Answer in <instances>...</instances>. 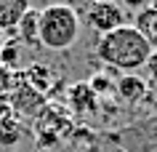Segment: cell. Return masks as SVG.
Returning <instances> with one entry per match:
<instances>
[{
    "label": "cell",
    "instance_id": "obj_3",
    "mask_svg": "<svg viewBox=\"0 0 157 152\" xmlns=\"http://www.w3.org/2000/svg\"><path fill=\"white\" fill-rule=\"evenodd\" d=\"M8 107H11V115L19 120V115L24 118H35L40 115V110L45 107V96L35 91L32 85L24 80L21 72H13V88L8 93Z\"/></svg>",
    "mask_w": 157,
    "mask_h": 152
},
{
    "label": "cell",
    "instance_id": "obj_16",
    "mask_svg": "<svg viewBox=\"0 0 157 152\" xmlns=\"http://www.w3.org/2000/svg\"><path fill=\"white\" fill-rule=\"evenodd\" d=\"M144 67H147V72H149V80H152V83H157V51H152V53H149V59H147V64H144Z\"/></svg>",
    "mask_w": 157,
    "mask_h": 152
},
{
    "label": "cell",
    "instance_id": "obj_17",
    "mask_svg": "<svg viewBox=\"0 0 157 152\" xmlns=\"http://www.w3.org/2000/svg\"><path fill=\"white\" fill-rule=\"evenodd\" d=\"M125 6H128V11H133V14H139V11L149 8V0H125Z\"/></svg>",
    "mask_w": 157,
    "mask_h": 152
},
{
    "label": "cell",
    "instance_id": "obj_18",
    "mask_svg": "<svg viewBox=\"0 0 157 152\" xmlns=\"http://www.w3.org/2000/svg\"><path fill=\"white\" fill-rule=\"evenodd\" d=\"M3 43H6V32H0V48H3Z\"/></svg>",
    "mask_w": 157,
    "mask_h": 152
},
{
    "label": "cell",
    "instance_id": "obj_4",
    "mask_svg": "<svg viewBox=\"0 0 157 152\" xmlns=\"http://www.w3.org/2000/svg\"><path fill=\"white\" fill-rule=\"evenodd\" d=\"M85 21H88V27H91L93 32H99V37L128 24L125 11L117 3H93L91 8H88V14H85Z\"/></svg>",
    "mask_w": 157,
    "mask_h": 152
},
{
    "label": "cell",
    "instance_id": "obj_1",
    "mask_svg": "<svg viewBox=\"0 0 157 152\" xmlns=\"http://www.w3.org/2000/svg\"><path fill=\"white\" fill-rule=\"evenodd\" d=\"M152 45L133 24H125L109 35H101L96 43V56L107 67L120 69V72H136L147 64Z\"/></svg>",
    "mask_w": 157,
    "mask_h": 152
},
{
    "label": "cell",
    "instance_id": "obj_7",
    "mask_svg": "<svg viewBox=\"0 0 157 152\" xmlns=\"http://www.w3.org/2000/svg\"><path fill=\"white\" fill-rule=\"evenodd\" d=\"M29 8H32L29 0H0V32H13Z\"/></svg>",
    "mask_w": 157,
    "mask_h": 152
},
{
    "label": "cell",
    "instance_id": "obj_9",
    "mask_svg": "<svg viewBox=\"0 0 157 152\" xmlns=\"http://www.w3.org/2000/svg\"><path fill=\"white\" fill-rule=\"evenodd\" d=\"M24 75V80L29 85H32L35 91L40 93V96H48V93H53V69L45 67V64H40V61H35V64H29V67L21 72Z\"/></svg>",
    "mask_w": 157,
    "mask_h": 152
},
{
    "label": "cell",
    "instance_id": "obj_10",
    "mask_svg": "<svg viewBox=\"0 0 157 152\" xmlns=\"http://www.w3.org/2000/svg\"><path fill=\"white\" fill-rule=\"evenodd\" d=\"M24 128L13 115H0V144L3 147H13V144L21 139Z\"/></svg>",
    "mask_w": 157,
    "mask_h": 152
},
{
    "label": "cell",
    "instance_id": "obj_5",
    "mask_svg": "<svg viewBox=\"0 0 157 152\" xmlns=\"http://www.w3.org/2000/svg\"><path fill=\"white\" fill-rule=\"evenodd\" d=\"M67 104L75 112V118H93L99 112V96L91 91L88 83H75L67 91Z\"/></svg>",
    "mask_w": 157,
    "mask_h": 152
},
{
    "label": "cell",
    "instance_id": "obj_13",
    "mask_svg": "<svg viewBox=\"0 0 157 152\" xmlns=\"http://www.w3.org/2000/svg\"><path fill=\"white\" fill-rule=\"evenodd\" d=\"M139 112H149V115H157V83H149L147 85V93L144 99L139 101Z\"/></svg>",
    "mask_w": 157,
    "mask_h": 152
},
{
    "label": "cell",
    "instance_id": "obj_15",
    "mask_svg": "<svg viewBox=\"0 0 157 152\" xmlns=\"http://www.w3.org/2000/svg\"><path fill=\"white\" fill-rule=\"evenodd\" d=\"M144 37L149 40L152 51H157V11H155V16H152V21H149V27H147V32H144Z\"/></svg>",
    "mask_w": 157,
    "mask_h": 152
},
{
    "label": "cell",
    "instance_id": "obj_2",
    "mask_svg": "<svg viewBox=\"0 0 157 152\" xmlns=\"http://www.w3.org/2000/svg\"><path fill=\"white\" fill-rule=\"evenodd\" d=\"M80 37V16L67 3L40 8V45L48 51H67Z\"/></svg>",
    "mask_w": 157,
    "mask_h": 152
},
{
    "label": "cell",
    "instance_id": "obj_6",
    "mask_svg": "<svg viewBox=\"0 0 157 152\" xmlns=\"http://www.w3.org/2000/svg\"><path fill=\"white\" fill-rule=\"evenodd\" d=\"M147 80L141 75H133V72H125V75H120V80L115 83V93L117 99L123 101V104H128V107H139V101L144 99V93H147Z\"/></svg>",
    "mask_w": 157,
    "mask_h": 152
},
{
    "label": "cell",
    "instance_id": "obj_19",
    "mask_svg": "<svg viewBox=\"0 0 157 152\" xmlns=\"http://www.w3.org/2000/svg\"><path fill=\"white\" fill-rule=\"evenodd\" d=\"M93 3H115V0H93Z\"/></svg>",
    "mask_w": 157,
    "mask_h": 152
},
{
    "label": "cell",
    "instance_id": "obj_20",
    "mask_svg": "<svg viewBox=\"0 0 157 152\" xmlns=\"http://www.w3.org/2000/svg\"><path fill=\"white\" fill-rule=\"evenodd\" d=\"M115 152H125V150H123V147H117V150H115Z\"/></svg>",
    "mask_w": 157,
    "mask_h": 152
},
{
    "label": "cell",
    "instance_id": "obj_14",
    "mask_svg": "<svg viewBox=\"0 0 157 152\" xmlns=\"http://www.w3.org/2000/svg\"><path fill=\"white\" fill-rule=\"evenodd\" d=\"M11 88H13V72H11L8 67H3V64H0V101L8 99Z\"/></svg>",
    "mask_w": 157,
    "mask_h": 152
},
{
    "label": "cell",
    "instance_id": "obj_11",
    "mask_svg": "<svg viewBox=\"0 0 157 152\" xmlns=\"http://www.w3.org/2000/svg\"><path fill=\"white\" fill-rule=\"evenodd\" d=\"M19 53H21V43H19L16 37H13V40H6L3 48H0V64L13 72L16 64H19Z\"/></svg>",
    "mask_w": 157,
    "mask_h": 152
},
{
    "label": "cell",
    "instance_id": "obj_12",
    "mask_svg": "<svg viewBox=\"0 0 157 152\" xmlns=\"http://www.w3.org/2000/svg\"><path fill=\"white\" fill-rule=\"evenodd\" d=\"M88 85H91V91L96 93L99 99H101V96H109V93L115 91V83H112L104 72H93V77L88 80Z\"/></svg>",
    "mask_w": 157,
    "mask_h": 152
},
{
    "label": "cell",
    "instance_id": "obj_8",
    "mask_svg": "<svg viewBox=\"0 0 157 152\" xmlns=\"http://www.w3.org/2000/svg\"><path fill=\"white\" fill-rule=\"evenodd\" d=\"M19 43L24 45H40V8H29L13 29Z\"/></svg>",
    "mask_w": 157,
    "mask_h": 152
}]
</instances>
